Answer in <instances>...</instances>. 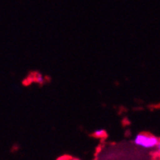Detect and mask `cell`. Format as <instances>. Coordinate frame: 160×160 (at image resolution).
Here are the masks:
<instances>
[{
  "instance_id": "6da1fadb",
  "label": "cell",
  "mask_w": 160,
  "mask_h": 160,
  "mask_svg": "<svg viewBox=\"0 0 160 160\" xmlns=\"http://www.w3.org/2000/svg\"><path fill=\"white\" fill-rule=\"evenodd\" d=\"M160 139L154 135L148 133H139L134 138V144L137 147H140L146 149L156 148Z\"/></svg>"
},
{
  "instance_id": "7a4b0ae2",
  "label": "cell",
  "mask_w": 160,
  "mask_h": 160,
  "mask_svg": "<svg viewBox=\"0 0 160 160\" xmlns=\"http://www.w3.org/2000/svg\"><path fill=\"white\" fill-rule=\"evenodd\" d=\"M93 135H94V137H96L98 139H102V138H105L107 136V132L104 129H98V130L94 131Z\"/></svg>"
},
{
  "instance_id": "3957f363",
  "label": "cell",
  "mask_w": 160,
  "mask_h": 160,
  "mask_svg": "<svg viewBox=\"0 0 160 160\" xmlns=\"http://www.w3.org/2000/svg\"><path fill=\"white\" fill-rule=\"evenodd\" d=\"M156 149H157V152L160 154V141H159V143H158V145L156 147Z\"/></svg>"
},
{
  "instance_id": "277c9868",
  "label": "cell",
  "mask_w": 160,
  "mask_h": 160,
  "mask_svg": "<svg viewBox=\"0 0 160 160\" xmlns=\"http://www.w3.org/2000/svg\"><path fill=\"white\" fill-rule=\"evenodd\" d=\"M68 160H80V159H78V158H69Z\"/></svg>"
}]
</instances>
